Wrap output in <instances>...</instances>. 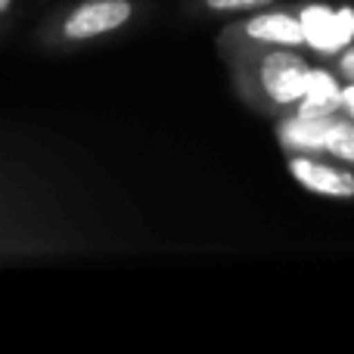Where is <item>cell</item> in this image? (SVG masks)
<instances>
[{"label":"cell","mask_w":354,"mask_h":354,"mask_svg":"<svg viewBox=\"0 0 354 354\" xmlns=\"http://www.w3.org/2000/svg\"><path fill=\"white\" fill-rule=\"evenodd\" d=\"M137 0H68L47 10L31 28V47L68 53L118 35L137 22Z\"/></svg>","instance_id":"1"},{"label":"cell","mask_w":354,"mask_h":354,"mask_svg":"<svg viewBox=\"0 0 354 354\" xmlns=\"http://www.w3.org/2000/svg\"><path fill=\"white\" fill-rule=\"evenodd\" d=\"M308 75H311V66H308L299 53H292V47L270 50V53H264L261 66H258L261 91L268 93V100L277 106L299 103V100L305 97Z\"/></svg>","instance_id":"2"},{"label":"cell","mask_w":354,"mask_h":354,"mask_svg":"<svg viewBox=\"0 0 354 354\" xmlns=\"http://www.w3.org/2000/svg\"><path fill=\"white\" fill-rule=\"evenodd\" d=\"M301 28H305V44L317 53H342L354 41V10L339 6L330 10L324 3H311L301 10Z\"/></svg>","instance_id":"3"},{"label":"cell","mask_w":354,"mask_h":354,"mask_svg":"<svg viewBox=\"0 0 354 354\" xmlns=\"http://www.w3.org/2000/svg\"><path fill=\"white\" fill-rule=\"evenodd\" d=\"M289 174L301 189L326 199H354V174L333 162H320L311 153H295L289 159Z\"/></svg>","instance_id":"4"},{"label":"cell","mask_w":354,"mask_h":354,"mask_svg":"<svg viewBox=\"0 0 354 354\" xmlns=\"http://www.w3.org/2000/svg\"><path fill=\"white\" fill-rule=\"evenodd\" d=\"M348 128V122H339L336 115H324V118H308V115H295L289 122L280 124V143L289 153H326L333 147L342 131Z\"/></svg>","instance_id":"5"},{"label":"cell","mask_w":354,"mask_h":354,"mask_svg":"<svg viewBox=\"0 0 354 354\" xmlns=\"http://www.w3.org/2000/svg\"><path fill=\"white\" fill-rule=\"evenodd\" d=\"M245 35L252 41L270 44V47H305V28H301L299 16L289 12H258L245 22Z\"/></svg>","instance_id":"6"},{"label":"cell","mask_w":354,"mask_h":354,"mask_svg":"<svg viewBox=\"0 0 354 354\" xmlns=\"http://www.w3.org/2000/svg\"><path fill=\"white\" fill-rule=\"evenodd\" d=\"M295 106H299V115H308V118L336 115V112L342 109V87H339V81L333 78L330 72H324V68H311L305 97H301Z\"/></svg>","instance_id":"7"},{"label":"cell","mask_w":354,"mask_h":354,"mask_svg":"<svg viewBox=\"0 0 354 354\" xmlns=\"http://www.w3.org/2000/svg\"><path fill=\"white\" fill-rule=\"evenodd\" d=\"M22 12H25L22 0H0V37H10L16 31Z\"/></svg>","instance_id":"8"},{"label":"cell","mask_w":354,"mask_h":354,"mask_svg":"<svg viewBox=\"0 0 354 354\" xmlns=\"http://www.w3.org/2000/svg\"><path fill=\"white\" fill-rule=\"evenodd\" d=\"M212 12H245V10H258V6H268L274 0H202Z\"/></svg>","instance_id":"9"},{"label":"cell","mask_w":354,"mask_h":354,"mask_svg":"<svg viewBox=\"0 0 354 354\" xmlns=\"http://www.w3.org/2000/svg\"><path fill=\"white\" fill-rule=\"evenodd\" d=\"M326 153L336 156V159H342V162H354V124H348V128L333 140V147L326 149Z\"/></svg>","instance_id":"10"},{"label":"cell","mask_w":354,"mask_h":354,"mask_svg":"<svg viewBox=\"0 0 354 354\" xmlns=\"http://www.w3.org/2000/svg\"><path fill=\"white\" fill-rule=\"evenodd\" d=\"M339 72H342L348 81H354V41L339 53Z\"/></svg>","instance_id":"11"},{"label":"cell","mask_w":354,"mask_h":354,"mask_svg":"<svg viewBox=\"0 0 354 354\" xmlns=\"http://www.w3.org/2000/svg\"><path fill=\"white\" fill-rule=\"evenodd\" d=\"M342 109L354 118V81H348V84L342 87Z\"/></svg>","instance_id":"12"},{"label":"cell","mask_w":354,"mask_h":354,"mask_svg":"<svg viewBox=\"0 0 354 354\" xmlns=\"http://www.w3.org/2000/svg\"><path fill=\"white\" fill-rule=\"evenodd\" d=\"M3 44H6V37H0V47H3Z\"/></svg>","instance_id":"13"}]
</instances>
